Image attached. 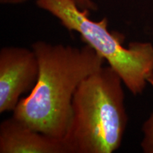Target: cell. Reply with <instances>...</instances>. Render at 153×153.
I'll list each match as a JSON object with an SVG mask.
<instances>
[{
    "instance_id": "cell-8",
    "label": "cell",
    "mask_w": 153,
    "mask_h": 153,
    "mask_svg": "<svg viewBox=\"0 0 153 153\" xmlns=\"http://www.w3.org/2000/svg\"><path fill=\"white\" fill-rule=\"evenodd\" d=\"M28 0H0L1 4H21Z\"/></svg>"
},
{
    "instance_id": "cell-6",
    "label": "cell",
    "mask_w": 153,
    "mask_h": 153,
    "mask_svg": "<svg viewBox=\"0 0 153 153\" xmlns=\"http://www.w3.org/2000/svg\"><path fill=\"white\" fill-rule=\"evenodd\" d=\"M153 87V72L148 79ZM143 138L141 142V148L145 153H153V112L143 126Z\"/></svg>"
},
{
    "instance_id": "cell-1",
    "label": "cell",
    "mask_w": 153,
    "mask_h": 153,
    "mask_svg": "<svg viewBox=\"0 0 153 153\" xmlns=\"http://www.w3.org/2000/svg\"><path fill=\"white\" fill-rule=\"evenodd\" d=\"M39 63L36 85L20 99L13 117L40 133L63 140L72 118L74 93L104 59L86 44L81 48L36 41L31 45Z\"/></svg>"
},
{
    "instance_id": "cell-2",
    "label": "cell",
    "mask_w": 153,
    "mask_h": 153,
    "mask_svg": "<svg viewBox=\"0 0 153 153\" xmlns=\"http://www.w3.org/2000/svg\"><path fill=\"white\" fill-rule=\"evenodd\" d=\"M123 83L110 66H102L81 82L63 138L68 153H112L120 148L128 120Z\"/></svg>"
},
{
    "instance_id": "cell-3",
    "label": "cell",
    "mask_w": 153,
    "mask_h": 153,
    "mask_svg": "<svg viewBox=\"0 0 153 153\" xmlns=\"http://www.w3.org/2000/svg\"><path fill=\"white\" fill-rule=\"evenodd\" d=\"M39 8L58 19L70 31L77 32L82 41L108 62L133 95L141 94L153 72V45L149 42H131L123 45L125 36L108 29V19L94 22L89 10H82L73 0H37Z\"/></svg>"
},
{
    "instance_id": "cell-7",
    "label": "cell",
    "mask_w": 153,
    "mask_h": 153,
    "mask_svg": "<svg viewBox=\"0 0 153 153\" xmlns=\"http://www.w3.org/2000/svg\"><path fill=\"white\" fill-rule=\"evenodd\" d=\"M73 1L76 6L82 10L85 9L89 11L97 10V6L92 0H73Z\"/></svg>"
},
{
    "instance_id": "cell-5",
    "label": "cell",
    "mask_w": 153,
    "mask_h": 153,
    "mask_svg": "<svg viewBox=\"0 0 153 153\" xmlns=\"http://www.w3.org/2000/svg\"><path fill=\"white\" fill-rule=\"evenodd\" d=\"M0 153H68L62 139L40 133L12 118L0 124Z\"/></svg>"
},
{
    "instance_id": "cell-4",
    "label": "cell",
    "mask_w": 153,
    "mask_h": 153,
    "mask_svg": "<svg viewBox=\"0 0 153 153\" xmlns=\"http://www.w3.org/2000/svg\"><path fill=\"white\" fill-rule=\"evenodd\" d=\"M39 74L33 50L4 47L0 51V113L14 111L23 94L31 91Z\"/></svg>"
}]
</instances>
